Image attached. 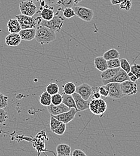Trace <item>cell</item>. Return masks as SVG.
I'll list each match as a JSON object with an SVG mask.
<instances>
[{"label": "cell", "instance_id": "1", "mask_svg": "<svg viewBox=\"0 0 140 156\" xmlns=\"http://www.w3.org/2000/svg\"><path fill=\"white\" fill-rule=\"evenodd\" d=\"M56 38V32L48 27L39 25L36 28L35 39L40 44H49Z\"/></svg>", "mask_w": 140, "mask_h": 156}, {"label": "cell", "instance_id": "2", "mask_svg": "<svg viewBox=\"0 0 140 156\" xmlns=\"http://www.w3.org/2000/svg\"><path fill=\"white\" fill-rule=\"evenodd\" d=\"M18 20L22 29L36 28L42 20L41 17L34 18V16H28L23 15H17L15 16Z\"/></svg>", "mask_w": 140, "mask_h": 156}, {"label": "cell", "instance_id": "3", "mask_svg": "<svg viewBox=\"0 0 140 156\" xmlns=\"http://www.w3.org/2000/svg\"><path fill=\"white\" fill-rule=\"evenodd\" d=\"M89 109L93 114L102 116L107 109V103L101 98L92 100L89 103Z\"/></svg>", "mask_w": 140, "mask_h": 156}, {"label": "cell", "instance_id": "4", "mask_svg": "<svg viewBox=\"0 0 140 156\" xmlns=\"http://www.w3.org/2000/svg\"><path fill=\"white\" fill-rule=\"evenodd\" d=\"M60 12L58 10L57 13L55 15L53 18L50 20L46 21L42 20L40 25L44 26L55 30L56 32H60L63 27L65 20L60 15Z\"/></svg>", "mask_w": 140, "mask_h": 156}, {"label": "cell", "instance_id": "5", "mask_svg": "<svg viewBox=\"0 0 140 156\" xmlns=\"http://www.w3.org/2000/svg\"><path fill=\"white\" fill-rule=\"evenodd\" d=\"M19 9L22 15L28 16H34L37 13V5L33 1H21L19 4Z\"/></svg>", "mask_w": 140, "mask_h": 156}, {"label": "cell", "instance_id": "6", "mask_svg": "<svg viewBox=\"0 0 140 156\" xmlns=\"http://www.w3.org/2000/svg\"><path fill=\"white\" fill-rule=\"evenodd\" d=\"M73 10L76 16L84 21L90 22L93 20L94 13V11L90 9L85 7L76 5L74 7Z\"/></svg>", "mask_w": 140, "mask_h": 156}, {"label": "cell", "instance_id": "7", "mask_svg": "<svg viewBox=\"0 0 140 156\" xmlns=\"http://www.w3.org/2000/svg\"><path fill=\"white\" fill-rule=\"evenodd\" d=\"M120 89L123 96H130L135 95L138 92V87L136 82L129 80L120 83Z\"/></svg>", "mask_w": 140, "mask_h": 156}, {"label": "cell", "instance_id": "8", "mask_svg": "<svg viewBox=\"0 0 140 156\" xmlns=\"http://www.w3.org/2000/svg\"><path fill=\"white\" fill-rule=\"evenodd\" d=\"M108 91V97L114 99H120L123 97L120 89V83L110 82L104 85Z\"/></svg>", "mask_w": 140, "mask_h": 156}, {"label": "cell", "instance_id": "9", "mask_svg": "<svg viewBox=\"0 0 140 156\" xmlns=\"http://www.w3.org/2000/svg\"><path fill=\"white\" fill-rule=\"evenodd\" d=\"M77 112L78 111L77 109L74 108H71L68 111L58 115L53 116V117L57 119L61 122H63L67 124L74 119L75 116Z\"/></svg>", "mask_w": 140, "mask_h": 156}, {"label": "cell", "instance_id": "10", "mask_svg": "<svg viewBox=\"0 0 140 156\" xmlns=\"http://www.w3.org/2000/svg\"><path fill=\"white\" fill-rule=\"evenodd\" d=\"M92 92V87L86 83H81L78 87H76V93L79 94L81 98L85 100H88Z\"/></svg>", "mask_w": 140, "mask_h": 156}, {"label": "cell", "instance_id": "11", "mask_svg": "<svg viewBox=\"0 0 140 156\" xmlns=\"http://www.w3.org/2000/svg\"><path fill=\"white\" fill-rule=\"evenodd\" d=\"M47 108L48 112L52 116H55V115L63 114L64 112L68 111L70 109V108L65 106L62 103L59 105H54L53 104H51L49 106H48Z\"/></svg>", "mask_w": 140, "mask_h": 156}, {"label": "cell", "instance_id": "12", "mask_svg": "<svg viewBox=\"0 0 140 156\" xmlns=\"http://www.w3.org/2000/svg\"><path fill=\"white\" fill-rule=\"evenodd\" d=\"M40 13V17L44 20L49 21L52 20L55 15L53 8L52 6L46 5L44 7H40L39 11Z\"/></svg>", "mask_w": 140, "mask_h": 156}, {"label": "cell", "instance_id": "13", "mask_svg": "<svg viewBox=\"0 0 140 156\" xmlns=\"http://www.w3.org/2000/svg\"><path fill=\"white\" fill-rule=\"evenodd\" d=\"M128 80H129L128 73L126 72H125L124 70H123L121 69H120L118 73L116 74V75L114 77H113L110 80H102V83H103L104 85H106L107 83H110V82H117V83H121L123 82Z\"/></svg>", "mask_w": 140, "mask_h": 156}, {"label": "cell", "instance_id": "14", "mask_svg": "<svg viewBox=\"0 0 140 156\" xmlns=\"http://www.w3.org/2000/svg\"><path fill=\"white\" fill-rule=\"evenodd\" d=\"M72 96L74 99L78 112L84 111L89 109V102L87 100H85L84 99H83L79 94L76 93H74Z\"/></svg>", "mask_w": 140, "mask_h": 156}, {"label": "cell", "instance_id": "15", "mask_svg": "<svg viewBox=\"0 0 140 156\" xmlns=\"http://www.w3.org/2000/svg\"><path fill=\"white\" fill-rule=\"evenodd\" d=\"M21 41L22 39L19 33H10L5 39V44L10 47H16L19 46Z\"/></svg>", "mask_w": 140, "mask_h": 156}, {"label": "cell", "instance_id": "16", "mask_svg": "<svg viewBox=\"0 0 140 156\" xmlns=\"http://www.w3.org/2000/svg\"><path fill=\"white\" fill-rule=\"evenodd\" d=\"M36 34V28H28V29H22L19 34L20 35L22 40L25 41H31L35 39Z\"/></svg>", "mask_w": 140, "mask_h": 156}, {"label": "cell", "instance_id": "17", "mask_svg": "<svg viewBox=\"0 0 140 156\" xmlns=\"http://www.w3.org/2000/svg\"><path fill=\"white\" fill-rule=\"evenodd\" d=\"M7 27L8 31L10 33H19L22 30L20 24L16 18L9 20Z\"/></svg>", "mask_w": 140, "mask_h": 156}, {"label": "cell", "instance_id": "18", "mask_svg": "<svg viewBox=\"0 0 140 156\" xmlns=\"http://www.w3.org/2000/svg\"><path fill=\"white\" fill-rule=\"evenodd\" d=\"M95 67L101 72L106 70L108 69L107 61L103 57H97L94 59Z\"/></svg>", "mask_w": 140, "mask_h": 156}, {"label": "cell", "instance_id": "19", "mask_svg": "<svg viewBox=\"0 0 140 156\" xmlns=\"http://www.w3.org/2000/svg\"><path fill=\"white\" fill-rule=\"evenodd\" d=\"M120 69V67L116 69H107L106 70L101 72V77L102 80H110L116 75Z\"/></svg>", "mask_w": 140, "mask_h": 156}, {"label": "cell", "instance_id": "20", "mask_svg": "<svg viewBox=\"0 0 140 156\" xmlns=\"http://www.w3.org/2000/svg\"><path fill=\"white\" fill-rule=\"evenodd\" d=\"M62 103H63L65 106H67L70 109L74 108L77 109L74 99L72 95L66 94L63 93V94H62Z\"/></svg>", "mask_w": 140, "mask_h": 156}, {"label": "cell", "instance_id": "21", "mask_svg": "<svg viewBox=\"0 0 140 156\" xmlns=\"http://www.w3.org/2000/svg\"><path fill=\"white\" fill-rule=\"evenodd\" d=\"M102 57L107 61L113 59L119 58L120 57V53L116 49L111 48L106 51L103 54Z\"/></svg>", "mask_w": 140, "mask_h": 156}, {"label": "cell", "instance_id": "22", "mask_svg": "<svg viewBox=\"0 0 140 156\" xmlns=\"http://www.w3.org/2000/svg\"><path fill=\"white\" fill-rule=\"evenodd\" d=\"M56 153L59 154L70 155L71 153V148L68 144H60L56 147Z\"/></svg>", "mask_w": 140, "mask_h": 156}, {"label": "cell", "instance_id": "23", "mask_svg": "<svg viewBox=\"0 0 140 156\" xmlns=\"http://www.w3.org/2000/svg\"><path fill=\"white\" fill-rule=\"evenodd\" d=\"M62 89L63 93L68 95H73L76 93V86L73 82H68L62 85Z\"/></svg>", "mask_w": 140, "mask_h": 156}, {"label": "cell", "instance_id": "24", "mask_svg": "<svg viewBox=\"0 0 140 156\" xmlns=\"http://www.w3.org/2000/svg\"><path fill=\"white\" fill-rule=\"evenodd\" d=\"M39 101L41 105L47 107L52 104V96L47 92L44 91L40 96Z\"/></svg>", "mask_w": 140, "mask_h": 156}, {"label": "cell", "instance_id": "25", "mask_svg": "<svg viewBox=\"0 0 140 156\" xmlns=\"http://www.w3.org/2000/svg\"><path fill=\"white\" fill-rule=\"evenodd\" d=\"M56 5L58 7V10L60 11L65 8L73 7L75 4L73 0H58Z\"/></svg>", "mask_w": 140, "mask_h": 156}, {"label": "cell", "instance_id": "26", "mask_svg": "<svg viewBox=\"0 0 140 156\" xmlns=\"http://www.w3.org/2000/svg\"><path fill=\"white\" fill-rule=\"evenodd\" d=\"M46 92H47L51 96L59 93L60 92L59 86L55 83H49L46 87Z\"/></svg>", "mask_w": 140, "mask_h": 156}, {"label": "cell", "instance_id": "27", "mask_svg": "<svg viewBox=\"0 0 140 156\" xmlns=\"http://www.w3.org/2000/svg\"><path fill=\"white\" fill-rule=\"evenodd\" d=\"M101 98V95L100 91H99V87H97V86L92 87L90 96L89 98V100H87L88 102L89 103V101H90L92 100L100 98Z\"/></svg>", "mask_w": 140, "mask_h": 156}, {"label": "cell", "instance_id": "28", "mask_svg": "<svg viewBox=\"0 0 140 156\" xmlns=\"http://www.w3.org/2000/svg\"><path fill=\"white\" fill-rule=\"evenodd\" d=\"M62 15L66 19H70L76 16L72 7H67L62 9Z\"/></svg>", "mask_w": 140, "mask_h": 156}, {"label": "cell", "instance_id": "29", "mask_svg": "<svg viewBox=\"0 0 140 156\" xmlns=\"http://www.w3.org/2000/svg\"><path fill=\"white\" fill-rule=\"evenodd\" d=\"M131 64L126 58L120 59V67L125 72L128 73L131 72Z\"/></svg>", "mask_w": 140, "mask_h": 156}, {"label": "cell", "instance_id": "30", "mask_svg": "<svg viewBox=\"0 0 140 156\" xmlns=\"http://www.w3.org/2000/svg\"><path fill=\"white\" fill-rule=\"evenodd\" d=\"M132 5V0H123L119 4V7L121 10H125L127 12L131 9Z\"/></svg>", "mask_w": 140, "mask_h": 156}, {"label": "cell", "instance_id": "31", "mask_svg": "<svg viewBox=\"0 0 140 156\" xmlns=\"http://www.w3.org/2000/svg\"><path fill=\"white\" fill-rule=\"evenodd\" d=\"M107 66L108 69H116L120 67V59H113L110 60H108Z\"/></svg>", "mask_w": 140, "mask_h": 156}, {"label": "cell", "instance_id": "32", "mask_svg": "<svg viewBox=\"0 0 140 156\" xmlns=\"http://www.w3.org/2000/svg\"><path fill=\"white\" fill-rule=\"evenodd\" d=\"M61 123V122L58 121L57 119L54 118L53 116L50 115V128L52 132L55 130Z\"/></svg>", "mask_w": 140, "mask_h": 156}, {"label": "cell", "instance_id": "33", "mask_svg": "<svg viewBox=\"0 0 140 156\" xmlns=\"http://www.w3.org/2000/svg\"><path fill=\"white\" fill-rule=\"evenodd\" d=\"M66 129H67V125L66 124L63 123V122H61L60 126L53 131V132L58 135H63L65 131H66Z\"/></svg>", "mask_w": 140, "mask_h": 156}, {"label": "cell", "instance_id": "34", "mask_svg": "<svg viewBox=\"0 0 140 156\" xmlns=\"http://www.w3.org/2000/svg\"><path fill=\"white\" fill-rule=\"evenodd\" d=\"M62 103V96L60 93L52 96V104L54 105H59Z\"/></svg>", "mask_w": 140, "mask_h": 156}, {"label": "cell", "instance_id": "35", "mask_svg": "<svg viewBox=\"0 0 140 156\" xmlns=\"http://www.w3.org/2000/svg\"><path fill=\"white\" fill-rule=\"evenodd\" d=\"M9 98L0 93V109H4L8 106Z\"/></svg>", "mask_w": 140, "mask_h": 156}, {"label": "cell", "instance_id": "36", "mask_svg": "<svg viewBox=\"0 0 140 156\" xmlns=\"http://www.w3.org/2000/svg\"><path fill=\"white\" fill-rule=\"evenodd\" d=\"M131 72L137 76L138 79H140V64H134L131 67Z\"/></svg>", "mask_w": 140, "mask_h": 156}, {"label": "cell", "instance_id": "37", "mask_svg": "<svg viewBox=\"0 0 140 156\" xmlns=\"http://www.w3.org/2000/svg\"><path fill=\"white\" fill-rule=\"evenodd\" d=\"M9 119L7 112L4 111V109H0V125L4 124Z\"/></svg>", "mask_w": 140, "mask_h": 156}, {"label": "cell", "instance_id": "38", "mask_svg": "<svg viewBox=\"0 0 140 156\" xmlns=\"http://www.w3.org/2000/svg\"><path fill=\"white\" fill-rule=\"evenodd\" d=\"M99 91L101 96H103L104 98L108 97V91L104 85L99 87Z\"/></svg>", "mask_w": 140, "mask_h": 156}, {"label": "cell", "instance_id": "39", "mask_svg": "<svg viewBox=\"0 0 140 156\" xmlns=\"http://www.w3.org/2000/svg\"><path fill=\"white\" fill-rule=\"evenodd\" d=\"M71 156H87L86 154L80 149H76L73 151Z\"/></svg>", "mask_w": 140, "mask_h": 156}, {"label": "cell", "instance_id": "40", "mask_svg": "<svg viewBox=\"0 0 140 156\" xmlns=\"http://www.w3.org/2000/svg\"><path fill=\"white\" fill-rule=\"evenodd\" d=\"M44 1L46 2V5L49 6H53V5H56L58 1V0H44Z\"/></svg>", "mask_w": 140, "mask_h": 156}, {"label": "cell", "instance_id": "41", "mask_svg": "<svg viewBox=\"0 0 140 156\" xmlns=\"http://www.w3.org/2000/svg\"><path fill=\"white\" fill-rule=\"evenodd\" d=\"M123 1V0H110V2L112 5H118L120 4Z\"/></svg>", "mask_w": 140, "mask_h": 156}, {"label": "cell", "instance_id": "42", "mask_svg": "<svg viewBox=\"0 0 140 156\" xmlns=\"http://www.w3.org/2000/svg\"><path fill=\"white\" fill-rule=\"evenodd\" d=\"M129 80L130 81H131V82H136L138 80V79L137 78V76H135L134 75H132L131 76L129 77Z\"/></svg>", "mask_w": 140, "mask_h": 156}, {"label": "cell", "instance_id": "43", "mask_svg": "<svg viewBox=\"0 0 140 156\" xmlns=\"http://www.w3.org/2000/svg\"><path fill=\"white\" fill-rule=\"evenodd\" d=\"M73 1H74V2L75 4H77L81 1H82V0H73Z\"/></svg>", "mask_w": 140, "mask_h": 156}, {"label": "cell", "instance_id": "44", "mask_svg": "<svg viewBox=\"0 0 140 156\" xmlns=\"http://www.w3.org/2000/svg\"><path fill=\"white\" fill-rule=\"evenodd\" d=\"M71 156V154H70V155H63V154H57V156Z\"/></svg>", "mask_w": 140, "mask_h": 156}, {"label": "cell", "instance_id": "45", "mask_svg": "<svg viewBox=\"0 0 140 156\" xmlns=\"http://www.w3.org/2000/svg\"><path fill=\"white\" fill-rule=\"evenodd\" d=\"M34 2H39L40 3V2L42 1V0H32Z\"/></svg>", "mask_w": 140, "mask_h": 156}]
</instances>
